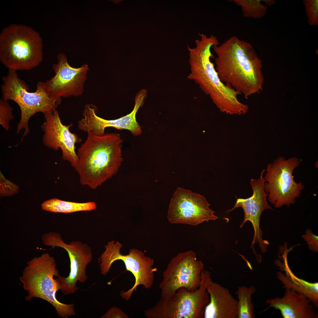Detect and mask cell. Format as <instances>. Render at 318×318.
Segmentation results:
<instances>
[{
	"instance_id": "23",
	"label": "cell",
	"mask_w": 318,
	"mask_h": 318,
	"mask_svg": "<svg viewBox=\"0 0 318 318\" xmlns=\"http://www.w3.org/2000/svg\"><path fill=\"white\" fill-rule=\"evenodd\" d=\"M8 101L2 98L0 100V123L6 130L9 128V121L14 118L13 108Z\"/></svg>"
},
{
	"instance_id": "12",
	"label": "cell",
	"mask_w": 318,
	"mask_h": 318,
	"mask_svg": "<svg viewBox=\"0 0 318 318\" xmlns=\"http://www.w3.org/2000/svg\"><path fill=\"white\" fill-rule=\"evenodd\" d=\"M210 205L203 195L179 187L170 201L167 213L168 221L172 224L196 226L205 221L216 220L218 217L209 208Z\"/></svg>"
},
{
	"instance_id": "5",
	"label": "cell",
	"mask_w": 318,
	"mask_h": 318,
	"mask_svg": "<svg viewBox=\"0 0 318 318\" xmlns=\"http://www.w3.org/2000/svg\"><path fill=\"white\" fill-rule=\"evenodd\" d=\"M27 264L19 277L23 287L28 292L25 300L40 298L51 304L60 317L67 318L75 315L74 304H65L57 299L59 289L54 277L59 275L54 258L45 253L32 259Z\"/></svg>"
},
{
	"instance_id": "1",
	"label": "cell",
	"mask_w": 318,
	"mask_h": 318,
	"mask_svg": "<svg viewBox=\"0 0 318 318\" xmlns=\"http://www.w3.org/2000/svg\"><path fill=\"white\" fill-rule=\"evenodd\" d=\"M216 70L221 80L248 99L261 91L262 61L250 43L233 36L214 45Z\"/></svg>"
},
{
	"instance_id": "11",
	"label": "cell",
	"mask_w": 318,
	"mask_h": 318,
	"mask_svg": "<svg viewBox=\"0 0 318 318\" xmlns=\"http://www.w3.org/2000/svg\"><path fill=\"white\" fill-rule=\"evenodd\" d=\"M42 240L44 245L52 246V248L61 247L68 253L70 263L69 275L66 277L59 276L55 279L59 290L64 295L74 293L78 289L77 283H83L88 279L86 270L92 259L91 249L86 244L79 241L67 244L61 235L55 232L44 235Z\"/></svg>"
},
{
	"instance_id": "3",
	"label": "cell",
	"mask_w": 318,
	"mask_h": 318,
	"mask_svg": "<svg viewBox=\"0 0 318 318\" xmlns=\"http://www.w3.org/2000/svg\"><path fill=\"white\" fill-rule=\"evenodd\" d=\"M122 144L118 133L101 136L87 134L78 150V162L74 168L80 184L96 189L115 175L122 160Z\"/></svg>"
},
{
	"instance_id": "10",
	"label": "cell",
	"mask_w": 318,
	"mask_h": 318,
	"mask_svg": "<svg viewBox=\"0 0 318 318\" xmlns=\"http://www.w3.org/2000/svg\"><path fill=\"white\" fill-rule=\"evenodd\" d=\"M204 269L201 261L197 259L191 250L178 254L173 257L163 273L159 284L160 298H170L179 288L184 287L193 292L200 286Z\"/></svg>"
},
{
	"instance_id": "26",
	"label": "cell",
	"mask_w": 318,
	"mask_h": 318,
	"mask_svg": "<svg viewBox=\"0 0 318 318\" xmlns=\"http://www.w3.org/2000/svg\"><path fill=\"white\" fill-rule=\"evenodd\" d=\"M302 237L307 242L309 248L311 251L318 252V237L313 233L311 229H307L305 233Z\"/></svg>"
},
{
	"instance_id": "21",
	"label": "cell",
	"mask_w": 318,
	"mask_h": 318,
	"mask_svg": "<svg viewBox=\"0 0 318 318\" xmlns=\"http://www.w3.org/2000/svg\"><path fill=\"white\" fill-rule=\"evenodd\" d=\"M256 291L255 287L239 286L237 294L238 299L236 318H253L254 307L251 302V296Z\"/></svg>"
},
{
	"instance_id": "19",
	"label": "cell",
	"mask_w": 318,
	"mask_h": 318,
	"mask_svg": "<svg viewBox=\"0 0 318 318\" xmlns=\"http://www.w3.org/2000/svg\"><path fill=\"white\" fill-rule=\"evenodd\" d=\"M287 255H283L284 262L283 267L285 271L283 274L280 271L276 273L278 279L284 285L285 289H293L302 294L308 298L314 306L318 307V283L310 282L300 279L295 275L291 270L287 261Z\"/></svg>"
},
{
	"instance_id": "20",
	"label": "cell",
	"mask_w": 318,
	"mask_h": 318,
	"mask_svg": "<svg viewBox=\"0 0 318 318\" xmlns=\"http://www.w3.org/2000/svg\"><path fill=\"white\" fill-rule=\"evenodd\" d=\"M42 209L54 213H70L82 211H90L95 209L97 204L93 201L78 203L68 201L55 198L47 200L41 205Z\"/></svg>"
},
{
	"instance_id": "6",
	"label": "cell",
	"mask_w": 318,
	"mask_h": 318,
	"mask_svg": "<svg viewBox=\"0 0 318 318\" xmlns=\"http://www.w3.org/2000/svg\"><path fill=\"white\" fill-rule=\"evenodd\" d=\"M2 80V99L14 101L21 110V118L17 126L16 133L18 134L24 129V131L19 144L29 132L28 122L30 118L37 112L44 114L53 112L61 104L62 98L50 97L42 81L37 83L35 91L29 92L28 85L19 78L16 71L8 69Z\"/></svg>"
},
{
	"instance_id": "13",
	"label": "cell",
	"mask_w": 318,
	"mask_h": 318,
	"mask_svg": "<svg viewBox=\"0 0 318 318\" xmlns=\"http://www.w3.org/2000/svg\"><path fill=\"white\" fill-rule=\"evenodd\" d=\"M57 59V63L52 65L54 76L43 82L46 92L54 98L81 95L89 69L88 65L84 64L79 67H72L63 53H59Z\"/></svg>"
},
{
	"instance_id": "17",
	"label": "cell",
	"mask_w": 318,
	"mask_h": 318,
	"mask_svg": "<svg viewBox=\"0 0 318 318\" xmlns=\"http://www.w3.org/2000/svg\"><path fill=\"white\" fill-rule=\"evenodd\" d=\"M269 307L279 310L284 318H317L314 305L304 295L293 289H285L284 295L267 299Z\"/></svg>"
},
{
	"instance_id": "16",
	"label": "cell",
	"mask_w": 318,
	"mask_h": 318,
	"mask_svg": "<svg viewBox=\"0 0 318 318\" xmlns=\"http://www.w3.org/2000/svg\"><path fill=\"white\" fill-rule=\"evenodd\" d=\"M265 171L263 169L259 179L251 180L250 183L253 192L252 196L246 199L236 198L234 206L228 211H231L238 207H241L243 209L244 219L240 226L241 228L248 221L251 222L254 232L251 247L253 250L254 244L258 243L261 252L264 253L267 251V245L269 243L262 238L263 232L260 226L261 216L264 211L268 209L274 210L268 204L267 201L268 194L264 190L265 181L263 177Z\"/></svg>"
},
{
	"instance_id": "8",
	"label": "cell",
	"mask_w": 318,
	"mask_h": 318,
	"mask_svg": "<svg viewBox=\"0 0 318 318\" xmlns=\"http://www.w3.org/2000/svg\"><path fill=\"white\" fill-rule=\"evenodd\" d=\"M122 245L118 241L112 240L105 246V251L98 259L101 274L105 276L109 272L112 264L118 260L124 262L126 270L130 271L135 278V282L128 290L121 292L120 295L126 301L129 300L138 285L143 286L146 289L153 285L154 279V273L158 269L153 267V259L145 256L142 251L133 248L130 249L127 255L122 254L120 249Z\"/></svg>"
},
{
	"instance_id": "9",
	"label": "cell",
	"mask_w": 318,
	"mask_h": 318,
	"mask_svg": "<svg viewBox=\"0 0 318 318\" xmlns=\"http://www.w3.org/2000/svg\"><path fill=\"white\" fill-rule=\"evenodd\" d=\"M300 161L295 157L286 160L279 157L268 164L264 178V189L270 203L276 208L289 207L300 197L304 188L302 183L294 181L293 173Z\"/></svg>"
},
{
	"instance_id": "7",
	"label": "cell",
	"mask_w": 318,
	"mask_h": 318,
	"mask_svg": "<svg viewBox=\"0 0 318 318\" xmlns=\"http://www.w3.org/2000/svg\"><path fill=\"white\" fill-rule=\"evenodd\" d=\"M211 278L210 272L203 270L199 287L192 292L179 289L170 298L160 299L155 305L144 311L147 318H203L210 298L206 290Z\"/></svg>"
},
{
	"instance_id": "2",
	"label": "cell",
	"mask_w": 318,
	"mask_h": 318,
	"mask_svg": "<svg viewBox=\"0 0 318 318\" xmlns=\"http://www.w3.org/2000/svg\"><path fill=\"white\" fill-rule=\"evenodd\" d=\"M198 34L200 38L196 40L195 47L188 46L190 72L187 78L197 84L221 112L230 115L247 113L248 106L238 99L241 93L221 82L211 61L213 57L211 48L219 44L217 37L213 35L208 37L203 34Z\"/></svg>"
},
{
	"instance_id": "22",
	"label": "cell",
	"mask_w": 318,
	"mask_h": 318,
	"mask_svg": "<svg viewBox=\"0 0 318 318\" xmlns=\"http://www.w3.org/2000/svg\"><path fill=\"white\" fill-rule=\"evenodd\" d=\"M241 8L243 15L247 18L259 19L264 16L267 7L262 4L260 0H233Z\"/></svg>"
},
{
	"instance_id": "24",
	"label": "cell",
	"mask_w": 318,
	"mask_h": 318,
	"mask_svg": "<svg viewBox=\"0 0 318 318\" xmlns=\"http://www.w3.org/2000/svg\"><path fill=\"white\" fill-rule=\"evenodd\" d=\"M318 0H305L304 1L308 20L311 25H318Z\"/></svg>"
},
{
	"instance_id": "25",
	"label": "cell",
	"mask_w": 318,
	"mask_h": 318,
	"mask_svg": "<svg viewBox=\"0 0 318 318\" xmlns=\"http://www.w3.org/2000/svg\"><path fill=\"white\" fill-rule=\"evenodd\" d=\"M19 189L18 186L6 179L1 173L0 194L1 196L14 195L17 193Z\"/></svg>"
},
{
	"instance_id": "18",
	"label": "cell",
	"mask_w": 318,
	"mask_h": 318,
	"mask_svg": "<svg viewBox=\"0 0 318 318\" xmlns=\"http://www.w3.org/2000/svg\"><path fill=\"white\" fill-rule=\"evenodd\" d=\"M206 290L210 301L206 307L204 318H236L238 301L227 288L211 279Z\"/></svg>"
},
{
	"instance_id": "27",
	"label": "cell",
	"mask_w": 318,
	"mask_h": 318,
	"mask_svg": "<svg viewBox=\"0 0 318 318\" xmlns=\"http://www.w3.org/2000/svg\"><path fill=\"white\" fill-rule=\"evenodd\" d=\"M128 315L118 307H115L111 308L101 318H128Z\"/></svg>"
},
{
	"instance_id": "15",
	"label": "cell",
	"mask_w": 318,
	"mask_h": 318,
	"mask_svg": "<svg viewBox=\"0 0 318 318\" xmlns=\"http://www.w3.org/2000/svg\"><path fill=\"white\" fill-rule=\"evenodd\" d=\"M145 97L143 94L139 93L135 98L132 111L125 116L113 120H106L99 117L97 115L96 106L92 104H87L83 110V117L78 122V128L87 134L97 136L104 135L105 128L110 127L118 130H127L134 136L140 135L142 133V130L141 126L137 121L136 115Z\"/></svg>"
},
{
	"instance_id": "14",
	"label": "cell",
	"mask_w": 318,
	"mask_h": 318,
	"mask_svg": "<svg viewBox=\"0 0 318 318\" xmlns=\"http://www.w3.org/2000/svg\"><path fill=\"white\" fill-rule=\"evenodd\" d=\"M44 115L45 121L41 126L44 132V144L56 151L60 148L63 159L69 162L75 168L78 160L75 144L81 142L82 139L69 130L72 123L68 125L62 123L56 109Z\"/></svg>"
},
{
	"instance_id": "4",
	"label": "cell",
	"mask_w": 318,
	"mask_h": 318,
	"mask_svg": "<svg viewBox=\"0 0 318 318\" xmlns=\"http://www.w3.org/2000/svg\"><path fill=\"white\" fill-rule=\"evenodd\" d=\"M43 40L39 33L24 24H12L0 34V61L8 69L29 70L43 59Z\"/></svg>"
}]
</instances>
